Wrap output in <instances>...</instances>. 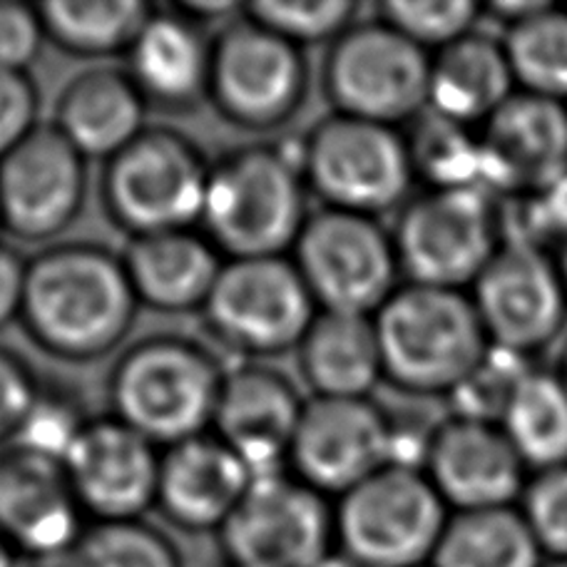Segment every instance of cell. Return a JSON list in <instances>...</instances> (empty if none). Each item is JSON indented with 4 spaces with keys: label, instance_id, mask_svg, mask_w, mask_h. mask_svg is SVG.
I'll return each instance as SVG.
<instances>
[{
    "label": "cell",
    "instance_id": "cell-46",
    "mask_svg": "<svg viewBox=\"0 0 567 567\" xmlns=\"http://www.w3.org/2000/svg\"><path fill=\"white\" fill-rule=\"evenodd\" d=\"M313 567H359L357 563H351L347 555H341L339 550H333V553H329L327 558H323L319 565H313Z\"/></svg>",
    "mask_w": 567,
    "mask_h": 567
},
{
    "label": "cell",
    "instance_id": "cell-12",
    "mask_svg": "<svg viewBox=\"0 0 567 567\" xmlns=\"http://www.w3.org/2000/svg\"><path fill=\"white\" fill-rule=\"evenodd\" d=\"M212 331L245 353L299 347L317 319V301L293 261L284 257L229 259L205 303Z\"/></svg>",
    "mask_w": 567,
    "mask_h": 567
},
{
    "label": "cell",
    "instance_id": "cell-13",
    "mask_svg": "<svg viewBox=\"0 0 567 567\" xmlns=\"http://www.w3.org/2000/svg\"><path fill=\"white\" fill-rule=\"evenodd\" d=\"M307 95L301 50L255 20L231 23L212 48L209 97L231 123L271 130L297 113Z\"/></svg>",
    "mask_w": 567,
    "mask_h": 567
},
{
    "label": "cell",
    "instance_id": "cell-23",
    "mask_svg": "<svg viewBox=\"0 0 567 567\" xmlns=\"http://www.w3.org/2000/svg\"><path fill=\"white\" fill-rule=\"evenodd\" d=\"M145 107L147 100L133 78L95 68L63 90L55 127L85 159H113L145 133Z\"/></svg>",
    "mask_w": 567,
    "mask_h": 567
},
{
    "label": "cell",
    "instance_id": "cell-16",
    "mask_svg": "<svg viewBox=\"0 0 567 567\" xmlns=\"http://www.w3.org/2000/svg\"><path fill=\"white\" fill-rule=\"evenodd\" d=\"M85 179V157L58 127H35L0 159V225L28 241L58 237L83 207Z\"/></svg>",
    "mask_w": 567,
    "mask_h": 567
},
{
    "label": "cell",
    "instance_id": "cell-2",
    "mask_svg": "<svg viewBox=\"0 0 567 567\" xmlns=\"http://www.w3.org/2000/svg\"><path fill=\"white\" fill-rule=\"evenodd\" d=\"M383 379L411 393H449L478 367L491 341L471 297L406 284L373 313Z\"/></svg>",
    "mask_w": 567,
    "mask_h": 567
},
{
    "label": "cell",
    "instance_id": "cell-34",
    "mask_svg": "<svg viewBox=\"0 0 567 567\" xmlns=\"http://www.w3.org/2000/svg\"><path fill=\"white\" fill-rule=\"evenodd\" d=\"M483 13L475 0H389L381 6V20L429 53L443 50L473 33Z\"/></svg>",
    "mask_w": 567,
    "mask_h": 567
},
{
    "label": "cell",
    "instance_id": "cell-4",
    "mask_svg": "<svg viewBox=\"0 0 567 567\" xmlns=\"http://www.w3.org/2000/svg\"><path fill=\"white\" fill-rule=\"evenodd\" d=\"M225 373L195 343L150 339L125 353L113 373L117 419L167 449L205 435L215 421Z\"/></svg>",
    "mask_w": 567,
    "mask_h": 567
},
{
    "label": "cell",
    "instance_id": "cell-22",
    "mask_svg": "<svg viewBox=\"0 0 567 567\" xmlns=\"http://www.w3.org/2000/svg\"><path fill=\"white\" fill-rule=\"evenodd\" d=\"M255 475L217 435H197L159 461L157 505L187 530H219L237 511Z\"/></svg>",
    "mask_w": 567,
    "mask_h": 567
},
{
    "label": "cell",
    "instance_id": "cell-36",
    "mask_svg": "<svg viewBox=\"0 0 567 567\" xmlns=\"http://www.w3.org/2000/svg\"><path fill=\"white\" fill-rule=\"evenodd\" d=\"M530 369L533 367L525 361V357L491 347L478 367L468 373V379L451 391L458 416L501 425L515 389Z\"/></svg>",
    "mask_w": 567,
    "mask_h": 567
},
{
    "label": "cell",
    "instance_id": "cell-5",
    "mask_svg": "<svg viewBox=\"0 0 567 567\" xmlns=\"http://www.w3.org/2000/svg\"><path fill=\"white\" fill-rule=\"evenodd\" d=\"M423 471L389 465L341 495L333 513L337 550L359 567H425L449 523Z\"/></svg>",
    "mask_w": 567,
    "mask_h": 567
},
{
    "label": "cell",
    "instance_id": "cell-35",
    "mask_svg": "<svg viewBox=\"0 0 567 567\" xmlns=\"http://www.w3.org/2000/svg\"><path fill=\"white\" fill-rule=\"evenodd\" d=\"M247 18L281 35L297 48L341 38L349 30L357 3L351 0H257L245 8Z\"/></svg>",
    "mask_w": 567,
    "mask_h": 567
},
{
    "label": "cell",
    "instance_id": "cell-48",
    "mask_svg": "<svg viewBox=\"0 0 567 567\" xmlns=\"http://www.w3.org/2000/svg\"><path fill=\"white\" fill-rule=\"evenodd\" d=\"M558 379L563 381V386L567 389V343H565V349H563V357H560V363H558Z\"/></svg>",
    "mask_w": 567,
    "mask_h": 567
},
{
    "label": "cell",
    "instance_id": "cell-10",
    "mask_svg": "<svg viewBox=\"0 0 567 567\" xmlns=\"http://www.w3.org/2000/svg\"><path fill=\"white\" fill-rule=\"evenodd\" d=\"M323 80L339 115L396 127L429 107L431 58L379 20L349 28L337 40Z\"/></svg>",
    "mask_w": 567,
    "mask_h": 567
},
{
    "label": "cell",
    "instance_id": "cell-33",
    "mask_svg": "<svg viewBox=\"0 0 567 567\" xmlns=\"http://www.w3.org/2000/svg\"><path fill=\"white\" fill-rule=\"evenodd\" d=\"M68 567H182L165 535L142 520L95 523L68 553Z\"/></svg>",
    "mask_w": 567,
    "mask_h": 567
},
{
    "label": "cell",
    "instance_id": "cell-49",
    "mask_svg": "<svg viewBox=\"0 0 567 567\" xmlns=\"http://www.w3.org/2000/svg\"><path fill=\"white\" fill-rule=\"evenodd\" d=\"M543 567H567V560H545Z\"/></svg>",
    "mask_w": 567,
    "mask_h": 567
},
{
    "label": "cell",
    "instance_id": "cell-26",
    "mask_svg": "<svg viewBox=\"0 0 567 567\" xmlns=\"http://www.w3.org/2000/svg\"><path fill=\"white\" fill-rule=\"evenodd\" d=\"M127 53L130 78L145 100L187 107L209 95L212 48L205 45L195 20L152 13Z\"/></svg>",
    "mask_w": 567,
    "mask_h": 567
},
{
    "label": "cell",
    "instance_id": "cell-39",
    "mask_svg": "<svg viewBox=\"0 0 567 567\" xmlns=\"http://www.w3.org/2000/svg\"><path fill=\"white\" fill-rule=\"evenodd\" d=\"M45 28L38 8L23 3H0V70L25 73L40 53L45 40Z\"/></svg>",
    "mask_w": 567,
    "mask_h": 567
},
{
    "label": "cell",
    "instance_id": "cell-45",
    "mask_svg": "<svg viewBox=\"0 0 567 567\" xmlns=\"http://www.w3.org/2000/svg\"><path fill=\"white\" fill-rule=\"evenodd\" d=\"M0 567H25V558L13 548V543L3 533H0Z\"/></svg>",
    "mask_w": 567,
    "mask_h": 567
},
{
    "label": "cell",
    "instance_id": "cell-44",
    "mask_svg": "<svg viewBox=\"0 0 567 567\" xmlns=\"http://www.w3.org/2000/svg\"><path fill=\"white\" fill-rule=\"evenodd\" d=\"M179 8L182 13L189 16V20H217L241 10L237 3H227V0H187Z\"/></svg>",
    "mask_w": 567,
    "mask_h": 567
},
{
    "label": "cell",
    "instance_id": "cell-42",
    "mask_svg": "<svg viewBox=\"0 0 567 567\" xmlns=\"http://www.w3.org/2000/svg\"><path fill=\"white\" fill-rule=\"evenodd\" d=\"M28 265L16 251L0 247V327L18 317L23 307Z\"/></svg>",
    "mask_w": 567,
    "mask_h": 567
},
{
    "label": "cell",
    "instance_id": "cell-38",
    "mask_svg": "<svg viewBox=\"0 0 567 567\" xmlns=\"http://www.w3.org/2000/svg\"><path fill=\"white\" fill-rule=\"evenodd\" d=\"M85 423L87 421L80 419L78 411L70 406V401L38 393L33 409L16 435V445L63 463Z\"/></svg>",
    "mask_w": 567,
    "mask_h": 567
},
{
    "label": "cell",
    "instance_id": "cell-21",
    "mask_svg": "<svg viewBox=\"0 0 567 567\" xmlns=\"http://www.w3.org/2000/svg\"><path fill=\"white\" fill-rule=\"evenodd\" d=\"M303 406L287 377L247 367L225 373L212 425L255 478H267L284 473L289 463Z\"/></svg>",
    "mask_w": 567,
    "mask_h": 567
},
{
    "label": "cell",
    "instance_id": "cell-9",
    "mask_svg": "<svg viewBox=\"0 0 567 567\" xmlns=\"http://www.w3.org/2000/svg\"><path fill=\"white\" fill-rule=\"evenodd\" d=\"M293 267L321 311L373 317L396 291L393 239L373 217L327 209L307 219L293 245Z\"/></svg>",
    "mask_w": 567,
    "mask_h": 567
},
{
    "label": "cell",
    "instance_id": "cell-50",
    "mask_svg": "<svg viewBox=\"0 0 567 567\" xmlns=\"http://www.w3.org/2000/svg\"><path fill=\"white\" fill-rule=\"evenodd\" d=\"M425 567H431V565H425Z\"/></svg>",
    "mask_w": 567,
    "mask_h": 567
},
{
    "label": "cell",
    "instance_id": "cell-1",
    "mask_svg": "<svg viewBox=\"0 0 567 567\" xmlns=\"http://www.w3.org/2000/svg\"><path fill=\"white\" fill-rule=\"evenodd\" d=\"M137 297L125 265L97 247H55L25 271V321L40 347L73 361L113 351L133 327Z\"/></svg>",
    "mask_w": 567,
    "mask_h": 567
},
{
    "label": "cell",
    "instance_id": "cell-19",
    "mask_svg": "<svg viewBox=\"0 0 567 567\" xmlns=\"http://www.w3.org/2000/svg\"><path fill=\"white\" fill-rule=\"evenodd\" d=\"M483 185L505 197H530L567 177V105L515 93L483 123Z\"/></svg>",
    "mask_w": 567,
    "mask_h": 567
},
{
    "label": "cell",
    "instance_id": "cell-43",
    "mask_svg": "<svg viewBox=\"0 0 567 567\" xmlns=\"http://www.w3.org/2000/svg\"><path fill=\"white\" fill-rule=\"evenodd\" d=\"M550 6V0H498V3H491L488 6V13L495 16L503 23L515 25V23H523V20H528L533 16H538L540 10H545Z\"/></svg>",
    "mask_w": 567,
    "mask_h": 567
},
{
    "label": "cell",
    "instance_id": "cell-32",
    "mask_svg": "<svg viewBox=\"0 0 567 567\" xmlns=\"http://www.w3.org/2000/svg\"><path fill=\"white\" fill-rule=\"evenodd\" d=\"M416 120V133L409 140L411 162L413 172L425 177L431 189L485 187L481 142L471 137L468 127L435 113Z\"/></svg>",
    "mask_w": 567,
    "mask_h": 567
},
{
    "label": "cell",
    "instance_id": "cell-24",
    "mask_svg": "<svg viewBox=\"0 0 567 567\" xmlns=\"http://www.w3.org/2000/svg\"><path fill=\"white\" fill-rule=\"evenodd\" d=\"M137 301L159 311L205 309L219 279V251L189 229L135 237L123 259Z\"/></svg>",
    "mask_w": 567,
    "mask_h": 567
},
{
    "label": "cell",
    "instance_id": "cell-18",
    "mask_svg": "<svg viewBox=\"0 0 567 567\" xmlns=\"http://www.w3.org/2000/svg\"><path fill=\"white\" fill-rule=\"evenodd\" d=\"M518 451L498 423L455 416L431 433L423 475L455 513L511 508L525 491Z\"/></svg>",
    "mask_w": 567,
    "mask_h": 567
},
{
    "label": "cell",
    "instance_id": "cell-17",
    "mask_svg": "<svg viewBox=\"0 0 567 567\" xmlns=\"http://www.w3.org/2000/svg\"><path fill=\"white\" fill-rule=\"evenodd\" d=\"M159 461L155 443L107 419L85 423L63 465L83 513L97 523H125L157 503Z\"/></svg>",
    "mask_w": 567,
    "mask_h": 567
},
{
    "label": "cell",
    "instance_id": "cell-20",
    "mask_svg": "<svg viewBox=\"0 0 567 567\" xmlns=\"http://www.w3.org/2000/svg\"><path fill=\"white\" fill-rule=\"evenodd\" d=\"M0 533L23 558H60L75 548L83 508L65 465L13 445L0 453Z\"/></svg>",
    "mask_w": 567,
    "mask_h": 567
},
{
    "label": "cell",
    "instance_id": "cell-3",
    "mask_svg": "<svg viewBox=\"0 0 567 567\" xmlns=\"http://www.w3.org/2000/svg\"><path fill=\"white\" fill-rule=\"evenodd\" d=\"M301 159L275 147H249L212 167L205 197L209 241L229 259L281 257L307 225Z\"/></svg>",
    "mask_w": 567,
    "mask_h": 567
},
{
    "label": "cell",
    "instance_id": "cell-30",
    "mask_svg": "<svg viewBox=\"0 0 567 567\" xmlns=\"http://www.w3.org/2000/svg\"><path fill=\"white\" fill-rule=\"evenodd\" d=\"M45 35L75 55H110L130 50L152 18L140 0H48L38 6Z\"/></svg>",
    "mask_w": 567,
    "mask_h": 567
},
{
    "label": "cell",
    "instance_id": "cell-6",
    "mask_svg": "<svg viewBox=\"0 0 567 567\" xmlns=\"http://www.w3.org/2000/svg\"><path fill=\"white\" fill-rule=\"evenodd\" d=\"M212 167L187 137L145 130L107 159L105 205L133 237L189 229L205 215Z\"/></svg>",
    "mask_w": 567,
    "mask_h": 567
},
{
    "label": "cell",
    "instance_id": "cell-41",
    "mask_svg": "<svg viewBox=\"0 0 567 567\" xmlns=\"http://www.w3.org/2000/svg\"><path fill=\"white\" fill-rule=\"evenodd\" d=\"M40 389L16 353L0 349V441L16 439Z\"/></svg>",
    "mask_w": 567,
    "mask_h": 567
},
{
    "label": "cell",
    "instance_id": "cell-27",
    "mask_svg": "<svg viewBox=\"0 0 567 567\" xmlns=\"http://www.w3.org/2000/svg\"><path fill=\"white\" fill-rule=\"evenodd\" d=\"M301 371L317 399H367L383 379L377 321L321 311L299 343Z\"/></svg>",
    "mask_w": 567,
    "mask_h": 567
},
{
    "label": "cell",
    "instance_id": "cell-11",
    "mask_svg": "<svg viewBox=\"0 0 567 567\" xmlns=\"http://www.w3.org/2000/svg\"><path fill=\"white\" fill-rule=\"evenodd\" d=\"M217 533L231 567H313L337 550L327 495L284 473L251 481Z\"/></svg>",
    "mask_w": 567,
    "mask_h": 567
},
{
    "label": "cell",
    "instance_id": "cell-31",
    "mask_svg": "<svg viewBox=\"0 0 567 567\" xmlns=\"http://www.w3.org/2000/svg\"><path fill=\"white\" fill-rule=\"evenodd\" d=\"M503 48L520 93L567 105V8L550 3L538 16L511 25Z\"/></svg>",
    "mask_w": 567,
    "mask_h": 567
},
{
    "label": "cell",
    "instance_id": "cell-15",
    "mask_svg": "<svg viewBox=\"0 0 567 567\" xmlns=\"http://www.w3.org/2000/svg\"><path fill=\"white\" fill-rule=\"evenodd\" d=\"M393 461V423L369 399H313L303 406L289 465L321 495H347Z\"/></svg>",
    "mask_w": 567,
    "mask_h": 567
},
{
    "label": "cell",
    "instance_id": "cell-29",
    "mask_svg": "<svg viewBox=\"0 0 567 567\" xmlns=\"http://www.w3.org/2000/svg\"><path fill=\"white\" fill-rule=\"evenodd\" d=\"M513 449L535 471L567 463V389L555 371L530 369L501 421Z\"/></svg>",
    "mask_w": 567,
    "mask_h": 567
},
{
    "label": "cell",
    "instance_id": "cell-47",
    "mask_svg": "<svg viewBox=\"0 0 567 567\" xmlns=\"http://www.w3.org/2000/svg\"><path fill=\"white\" fill-rule=\"evenodd\" d=\"M555 265H558L560 279H563V284H565V291H567V237L558 245V255H555Z\"/></svg>",
    "mask_w": 567,
    "mask_h": 567
},
{
    "label": "cell",
    "instance_id": "cell-28",
    "mask_svg": "<svg viewBox=\"0 0 567 567\" xmlns=\"http://www.w3.org/2000/svg\"><path fill=\"white\" fill-rule=\"evenodd\" d=\"M523 513L511 508L453 513L433 553L431 567H543Z\"/></svg>",
    "mask_w": 567,
    "mask_h": 567
},
{
    "label": "cell",
    "instance_id": "cell-8",
    "mask_svg": "<svg viewBox=\"0 0 567 567\" xmlns=\"http://www.w3.org/2000/svg\"><path fill=\"white\" fill-rule=\"evenodd\" d=\"M299 159L303 179L329 209L363 217L401 205L416 177L409 140L396 127L347 115L323 120Z\"/></svg>",
    "mask_w": 567,
    "mask_h": 567
},
{
    "label": "cell",
    "instance_id": "cell-7",
    "mask_svg": "<svg viewBox=\"0 0 567 567\" xmlns=\"http://www.w3.org/2000/svg\"><path fill=\"white\" fill-rule=\"evenodd\" d=\"M501 212L485 187L431 189L413 199L399 219V267L409 284L473 287L503 245Z\"/></svg>",
    "mask_w": 567,
    "mask_h": 567
},
{
    "label": "cell",
    "instance_id": "cell-14",
    "mask_svg": "<svg viewBox=\"0 0 567 567\" xmlns=\"http://www.w3.org/2000/svg\"><path fill=\"white\" fill-rule=\"evenodd\" d=\"M471 301L491 347L525 359L548 347L567 317V291L555 257L523 241H503L473 281Z\"/></svg>",
    "mask_w": 567,
    "mask_h": 567
},
{
    "label": "cell",
    "instance_id": "cell-40",
    "mask_svg": "<svg viewBox=\"0 0 567 567\" xmlns=\"http://www.w3.org/2000/svg\"><path fill=\"white\" fill-rule=\"evenodd\" d=\"M38 93L25 73L0 70V159L35 130Z\"/></svg>",
    "mask_w": 567,
    "mask_h": 567
},
{
    "label": "cell",
    "instance_id": "cell-37",
    "mask_svg": "<svg viewBox=\"0 0 567 567\" xmlns=\"http://www.w3.org/2000/svg\"><path fill=\"white\" fill-rule=\"evenodd\" d=\"M518 511L545 560H567V463L528 478Z\"/></svg>",
    "mask_w": 567,
    "mask_h": 567
},
{
    "label": "cell",
    "instance_id": "cell-25",
    "mask_svg": "<svg viewBox=\"0 0 567 567\" xmlns=\"http://www.w3.org/2000/svg\"><path fill=\"white\" fill-rule=\"evenodd\" d=\"M515 95V78L503 40L473 33L431 60L429 110L455 125L488 123Z\"/></svg>",
    "mask_w": 567,
    "mask_h": 567
}]
</instances>
